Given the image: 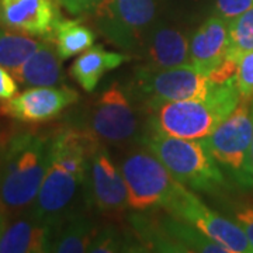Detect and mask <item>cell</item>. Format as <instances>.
<instances>
[{"mask_svg": "<svg viewBox=\"0 0 253 253\" xmlns=\"http://www.w3.org/2000/svg\"><path fill=\"white\" fill-rule=\"evenodd\" d=\"M189 49L190 37L184 28L158 21L134 58L139 61V69L162 71L190 65Z\"/></svg>", "mask_w": 253, "mask_h": 253, "instance_id": "obj_15", "label": "cell"}, {"mask_svg": "<svg viewBox=\"0 0 253 253\" xmlns=\"http://www.w3.org/2000/svg\"><path fill=\"white\" fill-rule=\"evenodd\" d=\"M252 138V103L242 99L203 142L229 183L253 191Z\"/></svg>", "mask_w": 253, "mask_h": 253, "instance_id": "obj_5", "label": "cell"}, {"mask_svg": "<svg viewBox=\"0 0 253 253\" xmlns=\"http://www.w3.org/2000/svg\"><path fill=\"white\" fill-rule=\"evenodd\" d=\"M93 219L82 214H69L55 226L49 252L83 253L89 252L97 232Z\"/></svg>", "mask_w": 253, "mask_h": 253, "instance_id": "obj_20", "label": "cell"}, {"mask_svg": "<svg viewBox=\"0 0 253 253\" xmlns=\"http://www.w3.org/2000/svg\"><path fill=\"white\" fill-rule=\"evenodd\" d=\"M252 110H253V101H252ZM252 168H253V138H252Z\"/></svg>", "mask_w": 253, "mask_h": 253, "instance_id": "obj_33", "label": "cell"}, {"mask_svg": "<svg viewBox=\"0 0 253 253\" xmlns=\"http://www.w3.org/2000/svg\"><path fill=\"white\" fill-rule=\"evenodd\" d=\"M0 65V100H9L17 94L18 86L13 75Z\"/></svg>", "mask_w": 253, "mask_h": 253, "instance_id": "obj_29", "label": "cell"}, {"mask_svg": "<svg viewBox=\"0 0 253 253\" xmlns=\"http://www.w3.org/2000/svg\"><path fill=\"white\" fill-rule=\"evenodd\" d=\"M228 45L229 21L214 14L190 37L189 63L210 76L226 59Z\"/></svg>", "mask_w": 253, "mask_h": 253, "instance_id": "obj_16", "label": "cell"}, {"mask_svg": "<svg viewBox=\"0 0 253 253\" xmlns=\"http://www.w3.org/2000/svg\"><path fill=\"white\" fill-rule=\"evenodd\" d=\"M253 51V7L229 21V45L226 59L235 61Z\"/></svg>", "mask_w": 253, "mask_h": 253, "instance_id": "obj_24", "label": "cell"}, {"mask_svg": "<svg viewBox=\"0 0 253 253\" xmlns=\"http://www.w3.org/2000/svg\"><path fill=\"white\" fill-rule=\"evenodd\" d=\"M62 20L56 0H0V26L38 40H51Z\"/></svg>", "mask_w": 253, "mask_h": 253, "instance_id": "obj_14", "label": "cell"}, {"mask_svg": "<svg viewBox=\"0 0 253 253\" xmlns=\"http://www.w3.org/2000/svg\"><path fill=\"white\" fill-rule=\"evenodd\" d=\"M252 7L253 0H215V14L226 21L234 20Z\"/></svg>", "mask_w": 253, "mask_h": 253, "instance_id": "obj_26", "label": "cell"}, {"mask_svg": "<svg viewBox=\"0 0 253 253\" xmlns=\"http://www.w3.org/2000/svg\"><path fill=\"white\" fill-rule=\"evenodd\" d=\"M234 218L238 225L244 229L248 242L251 245L253 253V207L252 206H239L234 210Z\"/></svg>", "mask_w": 253, "mask_h": 253, "instance_id": "obj_28", "label": "cell"}, {"mask_svg": "<svg viewBox=\"0 0 253 253\" xmlns=\"http://www.w3.org/2000/svg\"><path fill=\"white\" fill-rule=\"evenodd\" d=\"M97 142L83 128L75 126L51 135L48 170L28 212L52 225L72 214L79 194H84L89 156Z\"/></svg>", "mask_w": 253, "mask_h": 253, "instance_id": "obj_1", "label": "cell"}, {"mask_svg": "<svg viewBox=\"0 0 253 253\" xmlns=\"http://www.w3.org/2000/svg\"><path fill=\"white\" fill-rule=\"evenodd\" d=\"M9 224V215L0 208V236L1 234L4 232V229H6V226Z\"/></svg>", "mask_w": 253, "mask_h": 253, "instance_id": "obj_31", "label": "cell"}, {"mask_svg": "<svg viewBox=\"0 0 253 253\" xmlns=\"http://www.w3.org/2000/svg\"><path fill=\"white\" fill-rule=\"evenodd\" d=\"M86 203L104 215H121L128 206V190L120 168L113 162L107 146L94 145L89 156L84 184Z\"/></svg>", "mask_w": 253, "mask_h": 253, "instance_id": "obj_12", "label": "cell"}, {"mask_svg": "<svg viewBox=\"0 0 253 253\" xmlns=\"http://www.w3.org/2000/svg\"><path fill=\"white\" fill-rule=\"evenodd\" d=\"M120 170L128 190V206L134 211L163 208L180 183L145 145L124 156Z\"/></svg>", "mask_w": 253, "mask_h": 253, "instance_id": "obj_10", "label": "cell"}, {"mask_svg": "<svg viewBox=\"0 0 253 253\" xmlns=\"http://www.w3.org/2000/svg\"><path fill=\"white\" fill-rule=\"evenodd\" d=\"M89 252L117 253V252H144V248L131 229H120L114 225L99 228L91 242Z\"/></svg>", "mask_w": 253, "mask_h": 253, "instance_id": "obj_23", "label": "cell"}, {"mask_svg": "<svg viewBox=\"0 0 253 253\" xmlns=\"http://www.w3.org/2000/svg\"><path fill=\"white\" fill-rule=\"evenodd\" d=\"M214 82L191 65L162 71H144L136 68L128 86V93L136 107L152 113L162 104L181 100L206 97Z\"/></svg>", "mask_w": 253, "mask_h": 253, "instance_id": "obj_7", "label": "cell"}, {"mask_svg": "<svg viewBox=\"0 0 253 253\" xmlns=\"http://www.w3.org/2000/svg\"><path fill=\"white\" fill-rule=\"evenodd\" d=\"M38 44L40 41L33 37L0 26V65L13 75L31 56Z\"/></svg>", "mask_w": 253, "mask_h": 253, "instance_id": "obj_22", "label": "cell"}, {"mask_svg": "<svg viewBox=\"0 0 253 253\" xmlns=\"http://www.w3.org/2000/svg\"><path fill=\"white\" fill-rule=\"evenodd\" d=\"M83 129L106 146H123L142 136L135 103L117 82H113L91 103Z\"/></svg>", "mask_w": 253, "mask_h": 253, "instance_id": "obj_9", "label": "cell"}, {"mask_svg": "<svg viewBox=\"0 0 253 253\" xmlns=\"http://www.w3.org/2000/svg\"><path fill=\"white\" fill-rule=\"evenodd\" d=\"M81 99L68 86H37L4 100L0 113L26 124H41L56 118Z\"/></svg>", "mask_w": 253, "mask_h": 253, "instance_id": "obj_13", "label": "cell"}, {"mask_svg": "<svg viewBox=\"0 0 253 253\" xmlns=\"http://www.w3.org/2000/svg\"><path fill=\"white\" fill-rule=\"evenodd\" d=\"M151 149L172 176L193 191L218 196L229 189V180L218 168L203 139H184L145 126L139 139Z\"/></svg>", "mask_w": 253, "mask_h": 253, "instance_id": "obj_4", "label": "cell"}, {"mask_svg": "<svg viewBox=\"0 0 253 253\" xmlns=\"http://www.w3.org/2000/svg\"><path fill=\"white\" fill-rule=\"evenodd\" d=\"M235 81L241 97L253 100V51L238 59Z\"/></svg>", "mask_w": 253, "mask_h": 253, "instance_id": "obj_25", "label": "cell"}, {"mask_svg": "<svg viewBox=\"0 0 253 253\" xmlns=\"http://www.w3.org/2000/svg\"><path fill=\"white\" fill-rule=\"evenodd\" d=\"M158 16V0H104L91 17L100 36L134 58Z\"/></svg>", "mask_w": 253, "mask_h": 253, "instance_id": "obj_8", "label": "cell"}, {"mask_svg": "<svg viewBox=\"0 0 253 253\" xmlns=\"http://www.w3.org/2000/svg\"><path fill=\"white\" fill-rule=\"evenodd\" d=\"M159 208L135 211L129 217L131 229L144 252L166 253H229L225 246L208 238L196 226Z\"/></svg>", "mask_w": 253, "mask_h": 253, "instance_id": "obj_6", "label": "cell"}, {"mask_svg": "<svg viewBox=\"0 0 253 253\" xmlns=\"http://www.w3.org/2000/svg\"><path fill=\"white\" fill-rule=\"evenodd\" d=\"M241 100L234 76L222 83H214L203 99L162 104L149 114L146 124L168 135L204 139L236 109Z\"/></svg>", "mask_w": 253, "mask_h": 253, "instance_id": "obj_3", "label": "cell"}, {"mask_svg": "<svg viewBox=\"0 0 253 253\" xmlns=\"http://www.w3.org/2000/svg\"><path fill=\"white\" fill-rule=\"evenodd\" d=\"M163 210L196 226L208 238L225 246L229 253H252L244 229L235 221L222 217L208 207L196 193L181 183L177 184Z\"/></svg>", "mask_w": 253, "mask_h": 253, "instance_id": "obj_11", "label": "cell"}, {"mask_svg": "<svg viewBox=\"0 0 253 253\" xmlns=\"http://www.w3.org/2000/svg\"><path fill=\"white\" fill-rule=\"evenodd\" d=\"M55 226L36 218L31 212L9 222L0 236V253L49 252Z\"/></svg>", "mask_w": 253, "mask_h": 253, "instance_id": "obj_17", "label": "cell"}, {"mask_svg": "<svg viewBox=\"0 0 253 253\" xmlns=\"http://www.w3.org/2000/svg\"><path fill=\"white\" fill-rule=\"evenodd\" d=\"M131 59L132 56L123 51H109L97 44L82 52L81 56H78V59L71 66L69 73L83 90L91 93L96 90L97 84L106 73L117 69Z\"/></svg>", "mask_w": 253, "mask_h": 253, "instance_id": "obj_18", "label": "cell"}, {"mask_svg": "<svg viewBox=\"0 0 253 253\" xmlns=\"http://www.w3.org/2000/svg\"><path fill=\"white\" fill-rule=\"evenodd\" d=\"M14 132L9 129V128H4V126H0V152H3L6 149V146L9 144L10 138Z\"/></svg>", "mask_w": 253, "mask_h": 253, "instance_id": "obj_30", "label": "cell"}, {"mask_svg": "<svg viewBox=\"0 0 253 253\" xmlns=\"http://www.w3.org/2000/svg\"><path fill=\"white\" fill-rule=\"evenodd\" d=\"M51 135L18 131L6 146L0 174V208L7 215L30 211L49 165Z\"/></svg>", "mask_w": 253, "mask_h": 253, "instance_id": "obj_2", "label": "cell"}, {"mask_svg": "<svg viewBox=\"0 0 253 253\" xmlns=\"http://www.w3.org/2000/svg\"><path fill=\"white\" fill-rule=\"evenodd\" d=\"M59 6L76 17H91L104 0H56Z\"/></svg>", "mask_w": 253, "mask_h": 253, "instance_id": "obj_27", "label": "cell"}, {"mask_svg": "<svg viewBox=\"0 0 253 253\" xmlns=\"http://www.w3.org/2000/svg\"><path fill=\"white\" fill-rule=\"evenodd\" d=\"M14 79L28 87L56 86L63 81L62 59L51 40H40L37 49L13 73Z\"/></svg>", "mask_w": 253, "mask_h": 253, "instance_id": "obj_19", "label": "cell"}, {"mask_svg": "<svg viewBox=\"0 0 253 253\" xmlns=\"http://www.w3.org/2000/svg\"><path fill=\"white\" fill-rule=\"evenodd\" d=\"M6 151V149H4ZM4 151L0 152V174H1V165H3V156H4Z\"/></svg>", "mask_w": 253, "mask_h": 253, "instance_id": "obj_32", "label": "cell"}, {"mask_svg": "<svg viewBox=\"0 0 253 253\" xmlns=\"http://www.w3.org/2000/svg\"><path fill=\"white\" fill-rule=\"evenodd\" d=\"M94 40L96 31L84 23L83 17L75 20H66L62 17L51 38L62 61L84 52L94 45Z\"/></svg>", "mask_w": 253, "mask_h": 253, "instance_id": "obj_21", "label": "cell"}]
</instances>
